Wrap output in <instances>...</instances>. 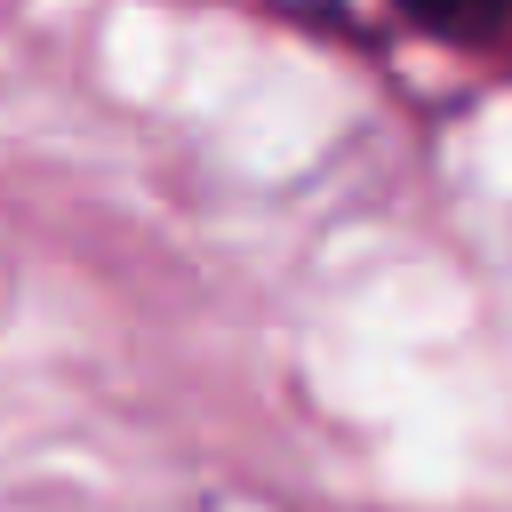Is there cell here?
<instances>
[{
  "label": "cell",
  "mask_w": 512,
  "mask_h": 512,
  "mask_svg": "<svg viewBox=\"0 0 512 512\" xmlns=\"http://www.w3.org/2000/svg\"><path fill=\"white\" fill-rule=\"evenodd\" d=\"M376 8L424 40H488L512 24V0H376Z\"/></svg>",
  "instance_id": "obj_1"
}]
</instances>
